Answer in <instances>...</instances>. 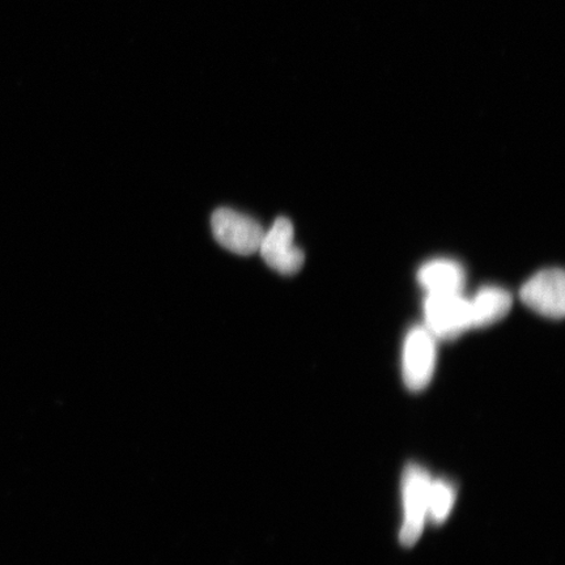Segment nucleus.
<instances>
[{
    "label": "nucleus",
    "mask_w": 565,
    "mask_h": 565,
    "mask_svg": "<svg viewBox=\"0 0 565 565\" xmlns=\"http://www.w3.org/2000/svg\"><path fill=\"white\" fill-rule=\"evenodd\" d=\"M430 480L427 470L418 465H408L402 477L404 500V524L399 539L402 545L412 547L419 541L428 521V492Z\"/></svg>",
    "instance_id": "1"
},
{
    "label": "nucleus",
    "mask_w": 565,
    "mask_h": 565,
    "mask_svg": "<svg viewBox=\"0 0 565 565\" xmlns=\"http://www.w3.org/2000/svg\"><path fill=\"white\" fill-rule=\"evenodd\" d=\"M212 233L224 249L250 256L257 253L265 230L253 217L231 209H218L211 218Z\"/></svg>",
    "instance_id": "2"
},
{
    "label": "nucleus",
    "mask_w": 565,
    "mask_h": 565,
    "mask_svg": "<svg viewBox=\"0 0 565 565\" xmlns=\"http://www.w3.org/2000/svg\"><path fill=\"white\" fill-rule=\"evenodd\" d=\"M426 329L436 339L451 341L472 329L470 301L462 295H427Z\"/></svg>",
    "instance_id": "3"
},
{
    "label": "nucleus",
    "mask_w": 565,
    "mask_h": 565,
    "mask_svg": "<svg viewBox=\"0 0 565 565\" xmlns=\"http://www.w3.org/2000/svg\"><path fill=\"white\" fill-rule=\"evenodd\" d=\"M436 338L426 328L409 330L402 353V376L408 391L422 392L434 377Z\"/></svg>",
    "instance_id": "4"
},
{
    "label": "nucleus",
    "mask_w": 565,
    "mask_h": 565,
    "mask_svg": "<svg viewBox=\"0 0 565 565\" xmlns=\"http://www.w3.org/2000/svg\"><path fill=\"white\" fill-rule=\"evenodd\" d=\"M258 252L273 270L282 275L298 273L306 260L302 250L295 244L294 225L287 217L277 218L273 227L265 231Z\"/></svg>",
    "instance_id": "5"
},
{
    "label": "nucleus",
    "mask_w": 565,
    "mask_h": 565,
    "mask_svg": "<svg viewBox=\"0 0 565 565\" xmlns=\"http://www.w3.org/2000/svg\"><path fill=\"white\" fill-rule=\"evenodd\" d=\"M521 299L534 312L559 320L565 312V277L561 268H547L521 289Z\"/></svg>",
    "instance_id": "6"
},
{
    "label": "nucleus",
    "mask_w": 565,
    "mask_h": 565,
    "mask_svg": "<svg viewBox=\"0 0 565 565\" xmlns=\"http://www.w3.org/2000/svg\"><path fill=\"white\" fill-rule=\"evenodd\" d=\"M418 279L427 295H461L465 271L450 259H436L420 267Z\"/></svg>",
    "instance_id": "7"
},
{
    "label": "nucleus",
    "mask_w": 565,
    "mask_h": 565,
    "mask_svg": "<svg viewBox=\"0 0 565 565\" xmlns=\"http://www.w3.org/2000/svg\"><path fill=\"white\" fill-rule=\"evenodd\" d=\"M469 301L472 329L490 327L503 320L512 308L510 292L499 287H484Z\"/></svg>",
    "instance_id": "8"
},
{
    "label": "nucleus",
    "mask_w": 565,
    "mask_h": 565,
    "mask_svg": "<svg viewBox=\"0 0 565 565\" xmlns=\"http://www.w3.org/2000/svg\"><path fill=\"white\" fill-rule=\"evenodd\" d=\"M457 491L447 480H430L428 492V521L440 525L447 521L456 503Z\"/></svg>",
    "instance_id": "9"
}]
</instances>
